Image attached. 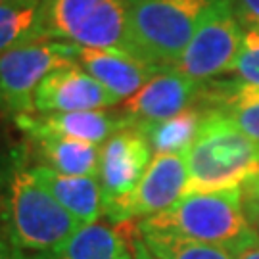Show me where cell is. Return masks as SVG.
<instances>
[{"instance_id":"cell-1","label":"cell","mask_w":259,"mask_h":259,"mask_svg":"<svg viewBox=\"0 0 259 259\" xmlns=\"http://www.w3.org/2000/svg\"><path fill=\"white\" fill-rule=\"evenodd\" d=\"M0 219L6 240L27 255L58 248L83 229L33 175L23 150H14L0 173Z\"/></svg>"},{"instance_id":"cell-2","label":"cell","mask_w":259,"mask_h":259,"mask_svg":"<svg viewBox=\"0 0 259 259\" xmlns=\"http://www.w3.org/2000/svg\"><path fill=\"white\" fill-rule=\"evenodd\" d=\"M139 231H161L223 248L234 257L259 242L242 205L240 188L185 194L165 211L146 217Z\"/></svg>"},{"instance_id":"cell-3","label":"cell","mask_w":259,"mask_h":259,"mask_svg":"<svg viewBox=\"0 0 259 259\" xmlns=\"http://www.w3.org/2000/svg\"><path fill=\"white\" fill-rule=\"evenodd\" d=\"M185 194L240 188L259 171V144L221 111H205L200 133L186 150Z\"/></svg>"},{"instance_id":"cell-4","label":"cell","mask_w":259,"mask_h":259,"mask_svg":"<svg viewBox=\"0 0 259 259\" xmlns=\"http://www.w3.org/2000/svg\"><path fill=\"white\" fill-rule=\"evenodd\" d=\"M231 0H137L129 4V52L173 67L198 27Z\"/></svg>"},{"instance_id":"cell-5","label":"cell","mask_w":259,"mask_h":259,"mask_svg":"<svg viewBox=\"0 0 259 259\" xmlns=\"http://www.w3.org/2000/svg\"><path fill=\"white\" fill-rule=\"evenodd\" d=\"M37 38L129 50L127 0H38Z\"/></svg>"},{"instance_id":"cell-6","label":"cell","mask_w":259,"mask_h":259,"mask_svg":"<svg viewBox=\"0 0 259 259\" xmlns=\"http://www.w3.org/2000/svg\"><path fill=\"white\" fill-rule=\"evenodd\" d=\"M79 47L37 38L0 56V111L18 117L35 113V93L52 69L77 60Z\"/></svg>"},{"instance_id":"cell-7","label":"cell","mask_w":259,"mask_h":259,"mask_svg":"<svg viewBox=\"0 0 259 259\" xmlns=\"http://www.w3.org/2000/svg\"><path fill=\"white\" fill-rule=\"evenodd\" d=\"M244 40V23L234 0L225 2L198 27L173 69L198 83L232 73Z\"/></svg>"},{"instance_id":"cell-8","label":"cell","mask_w":259,"mask_h":259,"mask_svg":"<svg viewBox=\"0 0 259 259\" xmlns=\"http://www.w3.org/2000/svg\"><path fill=\"white\" fill-rule=\"evenodd\" d=\"M185 154H154L152 163L133 192L104 202V215L108 221L125 225L137 217L146 219L165 211L181 200L188 183Z\"/></svg>"},{"instance_id":"cell-9","label":"cell","mask_w":259,"mask_h":259,"mask_svg":"<svg viewBox=\"0 0 259 259\" xmlns=\"http://www.w3.org/2000/svg\"><path fill=\"white\" fill-rule=\"evenodd\" d=\"M152 146L137 127H125L100 146L98 183L102 202H110L133 192L152 163Z\"/></svg>"},{"instance_id":"cell-10","label":"cell","mask_w":259,"mask_h":259,"mask_svg":"<svg viewBox=\"0 0 259 259\" xmlns=\"http://www.w3.org/2000/svg\"><path fill=\"white\" fill-rule=\"evenodd\" d=\"M202 84L204 83L181 75L173 67H167L144 84L139 93L133 94L125 102L121 113L129 127L139 129L165 121L188 108H194L202 93Z\"/></svg>"},{"instance_id":"cell-11","label":"cell","mask_w":259,"mask_h":259,"mask_svg":"<svg viewBox=\"0 0 259 259\" xmlns=\"http://www.w3.org/2000/svg\"><path fill=\"white\" fill-rule=\"evenodd\" d=\"M121 100L98 83L77 62H67L52 69L35 93L37 113L104 110Z\"/></svg>"},{"instance_id":"cell-12","label":"cell","mask_w":259,"mask_h":259,"mask_svg":"<svg viewBox=\"0 0 259 259\" xmlns=\"http://www.w3.org/2000/svg\"><path fill=\"white\" fill-rule=\"evenodd\" d=\"M14 123L27 139L38 137H65L102 146L117 131L129 127L123 113L106 110L58 111V113H23Z\"/></svg>"},{"instance_id":"cell-13","label":"cell","mask_w":259,"mask_h":259,"mask_svg":"<svg viewBox=\"0 0 259 259\" xmlns=\"http://www.w3.org/2000/svg\"><path fill=\"white\" fill-rule=\"evenodd\" d=\"M75 62L119 100L131 98L157 73L167 69L131 54L129 50H119V48L79 47Z\"/></svg>"},{"instance_id":"cell-14","label":"cell","mask_w":259,"mask_h":259,"mask_svg":"<svg viewBox=\"0 0 259 259\" xmlns=\"http://www.w3.org/2000/svg\"><path fill=\"white\" fill-rule=\"evenodd\" d=\"M31 171L47 186L56 202L67 213H71L83 227L94 225L104 213L102 188L96 177L64 175L40 163L31 165Z\"/></svg>"},{"instance_id":"cell-15","label":"cell","mask_w":259,"mask_h":259,"mask_svg":"<svg viewBox=\"0 0 259 259\" xmlns=\"http://www.w3.org/2000/svg\"><path fill=\"white\" fill-rule=\"evenodd\" d=\"M29 140L40 159V165H47L64 175L98 179L100 146L65 137H38Z\"/></svg>"},{"instance_id":"cell-16","label":"cell","mask_w":259,"mask_h":259,"mask_svg":"<svg viewBox=\"0 0 259 259\" xmlns=\"http://www.w3.org/2000/svg\"><path fill=\"white\" fill-rule=\"evenodd\" d=\"M127 248L117 231L104 225H87L62 246L40 253H29L27 259H117Z\"/></svg>"},{"instance_id":"cell-17","label":"cell","mask_w":259,"mask_h":259,"mask_svg":"<svg viewBox=\"0 0 259 259\" xmlns=\"http://www.w3.org/2000/svg\"><path fill=\"white\" fill-rule=\"evenodd\" d=\"M204 115L205 111L194 106L177 113L175 117L146 125L140 131L146 135L156 154H185L198 137Z\"/></svg>"},{"instance_id":"cell-18","label":"cell","mask_w":259,"mask_h":259,"mask_svg":"<svg viewBox=\"0 0 259 259\" xmlns=\"http://www.w3.org/2000/svg\"><path fill=\"white\" fill-rule=\"evenodd\" d=\"M139 234L156 259H236L223 248L171 232L139 231Z\"/></svg>"},{"instance_id":"cell-19","label":"cell","mask_w":259,"mask_h":259,"mask_svg":"<svg viewBox=\"0 0 259 259\" xmlns=\"http://www.w3.org/2000/svg\"><path fill=\"white\" fill-rule=\"evenodd\" d=\"M37 8L38 2L0 6V56L19 45L37 40Z\"/></svg>"},{"instance_id":"cell-20","label":"cell","mask_w":259,"mask_h":259,"mask_svg":"<svg viewBox=\"0 0 259 259\" xmlns=\"http://www.w3.org/2000/svg\"><path fill=\"white\" fill-rule=\"evenodd\" d=\"M244 23V40L238 60L232 69V77L242 83L259 87V23L242 21Z\"/></svg>"},{"instance_id":"cell-21","label":"cell","mask_w":259,"mask_h":259,"mask_svg":"<svg viewBox=\"0 0 259 259\" xmlns=\"http://www.w3.org/2000/svg\"><path fill=\"white\" fill-rule=\"evenodd\" d=\"M240 190L246 217L259 234V171L240 186Z\"/></svg>"},{"instance_id":"cell-22","label":"cell","mask_w":259,"mask_h":259,"mask_svg":"<svg viewBox=\"0 0 259 259\" xmlns=\"http://www.w3.org/2000/svg\"><path fill=\"white\" fill-rule=\"evenodd\" d=\"M234 6L242 21L259 23V0H234Z\"/></svg>"},{"instance_id":"cell-23","label":"cell","mask_w":259,"mask_h":259,"mask_svg":"<svg viewBox=\"0 0 259 259\" xmlns=\"http://www.w3.org/2000/svg\"><path fill=\"white\" fill-rule=\"evenodd\" d=\"M131 248H133V259H156L154 253L146 248V244L140 238V234H135L131 238Z\"/></svg>"},{"instance_id":"cell-24","label":"cell","mask_w":259,"mask_h":259,"mask_svg":"<svg viewBox=\"0 0 259 259\" xmlns=\"http://www.w3.org/2000/svg\"><path fill=\"white\" fill-rule=\"evenodd\" d=\"M0 259H27V253H23L8 240L0 238Z\"/></svg>"},{"instance_id":"cell-25","label":"cell","mask_w":259,"mask_h":259,"mask_svg":"<svg viewBox=\"0 0 259 259\" xmlns=\"http://www.w3.org/2000/svg\"><path fill=\"white\" fill-rule=\"evenodd\" d=\"M236 259H259V242L253 244L248 250H244L240 255H236Z\"/></svg>"},{"instance_id":"cell-26","label":"cell","mask_w":259,"mask_h":259,"mask_svg":"<svg viewBox=\"0 0 259 259\" xmlns=\"http://www.w3.org/2000/svg\"><path fill=\"white\" fill-rule=\"evenodd\" d=\"M38 0H0V6H19V4H35Z\"/></svg>"},{"instance_id":"cell-27","label":"cell","mask_w":259,"mask_h":259,"mask_svg":"<svg viewBox=\"0 0 259 259\" xmlns=\"http://www.w3.org/2000/svg\"><path fill=\"white\" fill-rule=\"evenodd\" d=\"M117 259H133V253H131V251L125 248V250L119 253V257H117Z\"/></svg>"},{"instance_id":"cell-28","label":"cell","mask_w":259,"mask_h":259,"mask_svg":"<svg viewBox=\"0 0 259 259\" xmlns=\"http://www.w3.org/2000/svg\"><path fill=\"white\" fill-rule=\"evenodd\" d=\"M127 2H129V4H131V2H137V0H127Z\"/></svg>"}]
</instances>
